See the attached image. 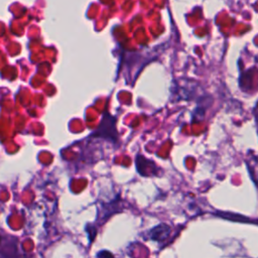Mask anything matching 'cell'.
Returning a JSON list of instances; mask_svg holds the SVG:
<instances>
[{"label":"cell","instance_id":"obj_1","mask_svg":"<svg viewBox=\"0 0 258 258\" xmlns=\"http://www.w3.org/2000/svg\"><path fill=\"white\" fill-rule=\"evenodd\" d=\"M98 258H114V257H112L110 254H108V253H106V252H103V253H101V254L99 255Z\"/></svg>","mask_w":258,"mask_h":258}]
</instances>
